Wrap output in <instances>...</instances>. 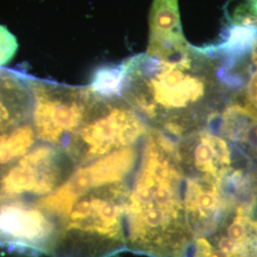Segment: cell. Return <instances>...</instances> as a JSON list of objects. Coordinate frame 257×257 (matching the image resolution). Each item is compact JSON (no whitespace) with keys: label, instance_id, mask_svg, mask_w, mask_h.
<instances>
[{"label":"cell","instance_id":"cell-1","mask_svg":"<svg viewBox=\"0 0 257 257\" xmlns=\"http://www.w3.org/2000/svg\"><path fill=\"white\" fill-rule=\"evenodd\" d=\"M118 95L148 126L173 138L209 126L233 93L200 47L157 57L139 54L117 68Z\"/></svg>","mask_w":257,"mask_h":257},{"label":"cell","instance_id":"cell-2","mask_svg":"<svg viewBox=\"0 0 257 257\" xmlns=\"http://www.w3.org/2000/svg\"><path fill=\"white\" fill-rule=\"evenodd\" d=\"M187 180L175 138L149 127L125 200L127 250L151 257H190Z\"/></svg>","mask_w":257,"mask_h":257},{"label":"cell","instance_id":"cell-3","mask_svg":"<svg viewBox=\"0 0 257 257\" xmlns=\"http://www.w3.org/2000/svg\"><path fill=\"white\" fill-rule=\"evenodd\" d=\"M128 180L91 184L73 175L64 184L71 200L58 219L52 257H110L126 249Z\"/></svg>","mask_w":257,"mask_h":257},{"label":"cell","instance_id":"cell-4","mask_svg":"<svg viewBox=\"0 0 257 257\" xmlns=\"http://www.w3.org/2000/svg\"><path fill=\"white\" fill-rule=\"evenodd\" d=\"M92 87L81 126L64 151L77 169L138 145L149 128L118 94Z\"/></svg>","mask_w":257,"mask_h":257},{"label":"cell","instance_id":"cell-5","mask_svg":"<svg viewBox=\"0 0 257 257\" xmlns=\"http://www.w3.org/2000/svg\"><path fill=\"white\" fill-rule=\"evenodd\" d=\"M37 142L65 151L81 126L92 87L70 86L30 75Z\"/></svg>","mask_w":257,"mask_h":257},{"label":"cell","instance_id":"cell-6","mask_svg":"<svg viewBox=\"0 0 257 257\" xmlns=\"http://www.w3.org/2000/svg\"><path fill=\"white\" fill-rule=\"evenodd\" d=\"M30 75L0 67V173L37 143Z\"/></svg>","mask_w":257,"mask_h":257},{"label":"cell","instance_id":"cell-7","mask_svg":"<svg viewBox=\"0 0 257 257\" xmlns=\"http://www.w3.org/2000/svg\"><path fill=\"white\" fill-rule=\"evenodd\" d=\"M76 170L63 150L37 142L0 173V196L44 198L69 181Z\"/></svg>","mask_w":257,"mask_h":257},{"label":"cell","instance_id":"cell-8","mask_svg":"<svg viewBox=\"0 0 257 257\" xmlns=\"http://www.w3.org/2000/svg\"><path fill=\"white\" fill-rule=\"evenodd\" d=\"M57 220L40 199L0 196V247L52 256Z\"/></svg>","mask_w":257,"mask_h":257},{"label":"cell","instance_id":"cell-9","mask_svg":"<svg viewBox=\"0 0 257 257\" xmlns=\"http://www.w3.org/2000/svg\"><path fill=\"white\" fill-rule=\"evenodd\" d=\"M150 22L149 55L167 56L191 46L182 32L177 0H155Z\"/></svg>","mask_w":257,"mask_h":257},{"label":"cell","instance_id":"cell-10","mask_svg":"<svg viewBox=\"0 0 257 257\" xmlns=\"http://www.w3.org/2000/svg\"><path fill=\"white\" fill-rule=\"evenodd\" d=\"M243 94L249 105L257 111V41L250 55V65L243 87Z\"/></svg>","mask_w":257,"mask_h":257},{"label":"cell","instance_id":"cell-11","mask_svg":"<svg viewBox=\"0 0 257 257\" xmlns=\"http://www.w3.org/2000/svg\"><path fill=\"white\" fill-rule=\"evenodd\" d=\"M245 4L248 6V9L250 10L257 17V0H246Z\"/></svg>","mask_w":257,"mask_h":257}]
</instances>
